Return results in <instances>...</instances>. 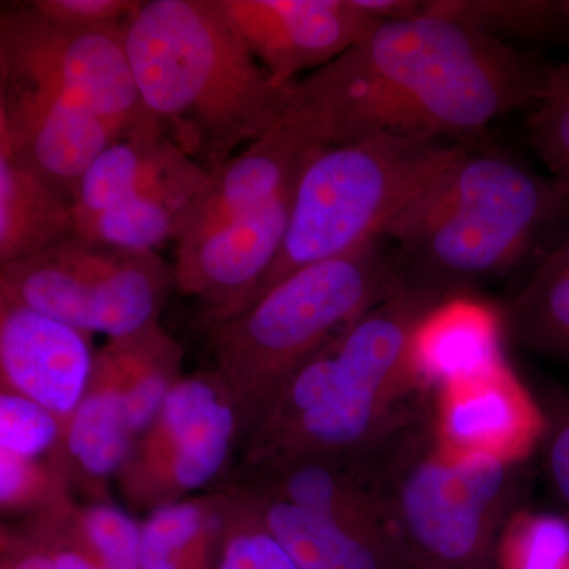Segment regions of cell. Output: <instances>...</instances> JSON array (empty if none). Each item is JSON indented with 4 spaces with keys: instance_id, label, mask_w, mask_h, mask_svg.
Returning a JSON list of instances; mask_svg holds the SVG:
<instances>
[{
    "instance_id": "16",
    "label": "cell",
    "mask_w": 569,
    "mask_h": 569,
    "mask_svg": "<svg viewBox=\"0 0 569 569\" xmlns=\"http://www.w3.org/2000/svg\"><path fill=\"white\" fill-rule=\"evenodd\" d=\"M290 119L241 149L208 174L176 230V247L187 246L293 189L316 149Z\"/></svg>"
},
{
    "instance_id": "35",
    "label": "cell",
    "mask_w": 569,
    "mask_h": 569,
    "mask_svg": "<svg viewBox=\"0 0 569 569\" xmlns=\"http://www.w3.org/2000/svg\"><path fill=\"white\" fill-rule=\"evenodd\" d=\"M567 7H568V10H569V2H567Z\"/></svg>"
},
{
    "instance_id": "30",
    "label": "cell",
    "mask_w": 569,
    "mask_h": 569,
    "mask_svg": "<svg viewBox=\"0 0 569 569\" xmlns=\"http://www.w3.org/2000/svg\"><path fill=\"white\" fill-rule=\"evenodd\" d=\"M63 429L61 419L40 403L0 391V451L62 463Z\"/></svg>"
},
{
    "instance_id": "23",
    "label": "cell",
    "mask_w": 569,
    "mask_h": 569,
    "mask_svg": "<svg viewBox=\"0 0 569 569\" xmlns=\"http://www.w3.org/2000/svg\"><path fill=\"white\" fill-rule=\"evenodd\" d=\"M501 313L516 346L569 359V224Z\"/></svg>"
},
{
    "instance_id": "22",
    "label": "cell",
    "mask_w": 569,
    "mask_h": 569,
    "mask_svg": "<svg viewBox=\"0 0 569 569\" xmlns=\"http://www.w3.org/2000/svg\"><path fill=\"white\" fill-rule=\"evenodd\" d=\"M228 509L230 497L219 488L146 516L140 569H216Z\"/></svg>"
},
{
    "instance_id": "27",
    "label": "cell",
    "mask_w": 569,
    "mask_h": 569,
    "mask_svg": "<svg viewBox=\"0 0 569 569\" xmlns=\"http://www.w3.org/2000/svg\"><path fill=\"white\" fill-rule=\"evenodd\" d=\"M74 500L62 463L0 451V511L7 522L28 519Z\"/></svg>"
},
{
    "instance_id": "6",
    "label": "cell",
    "mask_w": 569,
    "mask_h": 569,
    "mask_svg": "<svg viewBox=\"0 0 569 569\" xmlns=\"http://www.w3.org/2000/svg\"><path fill=\"white\" fill-rule=\"evenodd\" d=\"M400 288L391 249L373 241L288 276L233 317L203 323L211 370L238 410L239 447L288 377Z\"/></svg>"
},
{
    "instance_id": "31",
    "label": "cell",
    "mask_w": 569,
    "mask_h": 569,
    "mask_svg": "<svg viewBox=\"0 0 569 569\" xmlns=\"http://www.w3.org/2000/svg\"><path fill=\"white\" fill-rule=\"evenodd\" d=\"M220 488L230 497V509L216 569H301L244 501L227 486Z\"/></svg>"
},
{
    "instance_id": "4",
    "label": "cell",
    "mask_w": 569,
    "mask_h": 569,
    "mask_svg": "<svg viewBox=\"0 0 569 569\" xmlns=\"http://www.w3.org/2000/svg\"><path fill=\"white\" fill-rule=\"evenodd\" d=\"M440 305L432 295L402 287L367 310L301 367L305 417L238 467L365 459L383 447L429 403L430 391L415 365V340Z\"/></svg>"
},
{
    "instance_id": "29",
    "label": "cell",
    "mask_w": 569,
    "mask_h": 569,
    "mask_svg": "<svg viewBox=\"0 0 569 569\" xmlns=\"http://www.w3.org/2000/svg\"><path fill=\"white\" fill-rule=\"evenodd\" d=\"M527 126L550 178L569 194V61L550 71Z\"/></svg>"
},
{
    "instance_id": "1",
    "label": "cell",
    "mask_w": 569,
    "mask_h": 569,
    "mask_svg": "<svg viewBox=\"0 0 569 569\" xmlns=\"http://www.w3.org/2000/svg\"><path fill=\"white\" fill-rule=\"evenodd\" d=\"M552 69L460 22L421 13L381 22L296 81L287 118L317 148L381 133L475 144L537 103Z\"/></svg>"
},
{
    "instance_id": "5",
    "label": "cell",
    "mask_w": 569,
    "mask_h": 569,
    "mask_svg": "<svg viewBox=\"0 0 569 569\" xmlns=\"http://www.w3.org/2000/svg\"><path fill=\"white\" fill-rule=\"evenodd\" d=\"M467 148L436 138L381 133L313 149L296 183L280 252L242 310L301 269L369 242L391 241Z\"/></svg>"
},
{
    "instance_id": "2",
    "label": "cell",
    "mask_w": 569,
    "mask_h": 569,
    "mask_svg": "<svg viewBox=\"0 0 569 569\" xmlns=\"http://www.w3.org/2000/svg\"><path fill=\"white\" fill-rule=\"evenodd\" d=\"M138 92L208 173L287 118L295 82H277L209 0H149L123 22Z\"/></svg>"
},
{
    "instance_id": "26",
    "label": "cell",
    "mask_w": 569,
    "mask_h": 569,
    "mask_svg": "<svg viewBox=\"0 0 569 569\" xmlns=\"http://www.w3.org/2000/svg\"><path fill=\"white\" fill-rule=\"evenodd\" d=\"M421 13L460 22L500 41L542 37L569 20L567 2L546 0H422Z\"/></svg>"
},
{
    "instance_id": "3",
    "label": "cell",
    "mask_w": 569,
    "mask_h": 569,
    "mask_svg": "<svg viewBox=\"0 0 569 569\" xmlns=\"http://www.w3.org/2000/svg\"><path fill=\"white\" fill-rule=\"evenodd\" d=\"M569 220V194L519 159L468 146L391 239L402 287L447 302L516 268Z\"/></svg>"
},
{
    "instance_id": "13",
    "label": "cell",
    "mask_w": 569,
    "mask_h": 569,
    "mask_svg": "<svg viewBox=\"0 0 569 569\" xmlns=\"http://www.w3.org/2000/svg\"><path fill=\"white\" fill-rule=\"evenodd\" d=\"M295 189L190 244L176 247V290L201 302L203 323L241 312L257 290L282 247Z\"/></svg>"
},
{
    "instance_id": "8",
    "label": "cell",
    "mask_w": 569,
    "mask_h": 569,
    "mask_svg": "<svg viewBox=\"0 0 569 569\" xmlns=\"http://www.w3.org/2000/svg\"><path fill=\"white\" fill-rule=\"evenodd\" d=\"M173 290V264L156 250L123 249L80 236L0 266V302L28 307L108 340L159 321Z\"/></svg>"
},
{
    "instance_id": "17",
    "label": "cell",
    "mask_w": 569,
    "mask_h": 569,
    "mask_svg": "<svg viewBox=\"0 0 569 569\" xmlns=\"http://www.w3.org/2000/svg\"><path fill=\"white\" fill-rule=\"evenodd\" d=\"M301 569H413L383 526H365L298 507L250 479L223 482Z\"/></svg>"
},
{
    "instance_id": "32",
    "label": "cell",
    "mask_w": 569,
    "mask_h": 569,
    "mask_svg": "<svg viewBox=\"0 0 569 569\" xmlns=\"http://www.w3.org/2000/svg\"><path fill=\"white\" fill-rule=\"evenodd\" d=\"M140 2L134 0H33L31 7L41 17L73 28H100L122 24Z\"/></svg>"
},
{
    "instance_id": "10",
    "label": "cell",
    "mask_w": 569,
    "mask_h": 569,
    "mask_svg": "<svg viewBox=\"0 0 569 569\" xmlns=\"http://www.w3.org/2000/svg\"><path fill=\"white\" fill-rule=\"evenodd\" d=\"M126 22V21H123ZM122 24L73 28L28 7L0 14V77L69 93L119 132L149 114L134 82Z\"/></svg>"
},
{
    "instance_id": "24",
    "label": "cell",
    "mask_w": 569,
    "mask_h": 569,
    "mask_svg": "<svg viewBox=\"0 0 569 569\" xmlns=\"http://www.w3.org/2000/svg\"><path fill=\"white\" fill-rule=\"evenodd\" d=\"M208 171L133 194L77 224V236L123 249L156 250L174 241L183 212L208 179Z\"/></svg>"
},
{
    "instance_id": "33",
    "label": "cell",
    "mask_w": 569,
    "mask_h": 569,
    "mask_svg": "<svg viewBox=\"0 0 569 569\" xmlns=\"http://www.w3.org/2000/svg\"><path fill=\"white\" fill-rule=\"evenodd\" d=\"M545 410L548 430L541 448L545 449L546 468L557 496L569 508V397H550Z\"/></svg>"
},
{
    "instance_id": "21",
    "label": "cell",
    "mask_w": 569,
    "mask_h": 569,
    "mask_svg": "<svg viewBox=\"0 0 569 569\" xmlns=\"http://www.w3.org/2000/svg\"><path fill=\"white\" fill-rule=\"evenodd\" d=\"M503 313L467 298H456L433 309L419 326L415 362L425 387L433 388L485 372L501 362Z\"/></svg>"
},
{
    "instance_id": "25",
    "label": "cell",
    "mask_w": 569,
    "mask_h": 569,
    "mask_svg": "<svg viewBox=\"0 0 569 569\" xmlns=\"http://www.w3.org/2000/svg\"><path fill=\"white\" fill-rule=\"evenodd\" d=\"M10 523L40 546L59 569H140V552L86 522L77 500Z\"/></svg>"
},
{
    "instance_id": "7",
    "label": "cell",
    "mask_w": 569,
    "mask_h": 569,
    "mask_svg": "<svg viewBox=\"0 0 569 569\" xmlns=\"http://www.w3.org/2000/svg\"><path fill=\"white\" fill-rule=\"evenodd\" d=\"M389 533L413 569H500L497 546L518 509L523 466L458 458L425 410L365 459Z\"/></svg>"
},
{
    "instance_id": "34",
    "label": "cell",
    "mask_w": 569,
    "mask_h": 569,
    "mask_svg": "<svg viewBox=\"0 0 569 569\" xmlns=\"http://www.w3.org/2000/svg\"><path fill=\"white\" fill-rule=\"evenodd\" d=\"M0 569H59L54 561L10 522L0 527Z\"/></svg>"
},
{
    "instance_id": "20",
    "label": "cell",
    "mask_w": 569,
    "mask_h": 569,
    "mask_svg": "<svg viewBox=\"0 0 569 569\" xmlns=\"http://www.w3.org/2000/svg\"><path fill=\"white\" fill-rule=\"evenodd\" d=\"M74 236L71 201L0 130V266L47 252Z\"/></svg>"
},
{
    "instance_id": "11",
    "label": "cell",
    "mask_w": 569,
    "mask_h": 569,
    "mask_svg": "<svg viewBox=\"0 0 569 569\" xmlns=\"http://www.w3.org/2000/svg\"><path fill=\"white\" fill-rule=\"evenodd\" d=\"M277 82L291 84L350 50L381 24L358 0H209Z\"/></svg>"
},
{
    "instance_id": "15",
    "label": "cell",
    "mask_w": 569,
    "mask_h": 569,
    "mask_svg": "<svg viewBox=\"0 0 569 569\" xmlns=\"http://www.w3.org/2000/svg\"><path fill=\"white\" fill-rule=\"evenodd\" d=\"M93 356L88 332L0 302V391L28 397L67 426L88 388Z\"/></svg>"
},
{
    "instance_id": "9",
    "label": "cell",
    "mask_w": 569,
    "mask_h": 569,
    "mask_svg": "<svg viewBox=\"0 0 569 569\" xmlns=\"http://www.w3.org/2000/svg\"><path fill=\"white\" fill-rule=\"evenodd\" d=\"M241 427L230 391L216 373L182 376L134 441L116 489L127 511L151 515L219 489L231 475Z\"/></svg>"
},
{
    "instance_id": "28",
    "label": "cell",
    "mask_w": 569,
    "mask_h": 569,
    "mask_svg": "<svg viewBox=\"0 0 569 569\" xmlns=\"http://www.w3.org/2000/svg\"><path fill=\"white\" fill-rule=\"evenodd\" d=\"M500 569H569V519L518 508L498 538Z\"/></svg>"
},
{
    "instance_id": "14",
    "label": "cell",
    "mask_w": 569,
    "mask_h": 569,
    "mask_svg": "<svg viewBox=\"0 0 569 569\" xmlns=\"http://www.w3.org/2000/svg\"><path fill=\"white\" fill-rule=\"evenodd\" d=\"M0 130L71 204L89 164L122 133L69 93L14 77H0Z\"/></svg>"
},
{
    "instance_id": "12",
    "label": "cell",
    "mask_w": 569,
    "mask_h": 569,
    "mask_svg": "<svg viewBox=\"0 0 569 569\" xmlns=\"http://www.w3.org/2000/svg\"><path fill=\"white\" fill-rule=\"evenodd\" d=\"M438 445L458 458L526 466L541 448L548 417L507 362L430 391Z\"/></svg>"
},
{
    "instance_id": "18",
    "label": "cell",
    "mask_w": 569,
    "mask_h": 569,
    "mask_svg": "<svg viewBox=\"0 0 569 569\" xmlns=\"http://www.w3.org/2000/svg\"><path fill=\"white\" fill-rule=\"evenodd\" d=\"M137 440L126 397L96 353L88 388L63 429L62 466L73 496L111 501V486Z\"/></svg>"
},
{
    "instance_id": "19",
    "label": "cell",
    "mask_w": 569,
    "mask_h": 569,
    "mask_svg": "<svg viewBox=\"0 0 569 569\" xmlns=\"http://www.w3.org/2000/svg\"><path fill=\"white\" fill-rule=\"evenodd\" d=\"M204 170L190 159L149 112L123 130L89 164L73 198L74 223L133 194ZM206 171V170H204Z\"/></svg>"
}]
</instances>
